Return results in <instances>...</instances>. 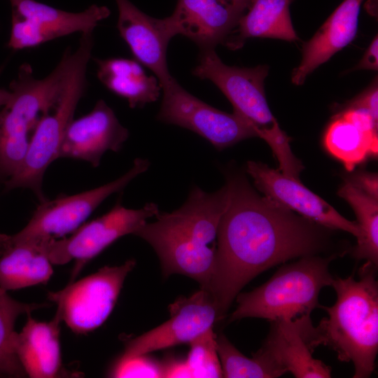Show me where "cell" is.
Segmentation results:
<instances>
[{"instance_id": "6da1fadb", "label": "cell", "mask_w": 378, "mask_h": 378, "mask_svg": "<svg viewBox=\"0 0 378 378\" xmlns=\"http://www.w3.org/2000/svg\"><path fill=\"white\" fill-rule=\"evenodd\" d=\"M226 185L228 202L206 289L220 319L256 276L291 259L318 255L326 243L324 227L258 195L244 176H228Z\"/></svg>"}, {"instance_id": "7a4b0ae2", "label": "cell", "mask_w": 378, "mask_h": 378, "mask_svg": "<svg viewBox=\"0 0 378 378\" xmlns=\"http://www.w3.org/2000/svg\"><path fill=\"white\" fill-rule=\"evenodd\" d=\"M228 188L208 192L194 186L188 198L172 212H159L134 233L148 243L158 255L162 274L185 275L206 290L212 273L216 238L228 202Z\"/></svg>"}, {"instance_id": "3957f363", "label": "cell", "mask_w": 378, "mask_h": 378, "mask_svg": "<svg viewBox=\"0 0 378 378\" xmlns=\"http://www.w3.org/2000/svg\"><path fill=\"white\" fill-rule=\"evenodd\" d=\"M377 267L365 262L354 274L333 279L337 295L330 307L321 306L328 314L314 327V343L336 352L343 362L354 366V378L370 377L378 351Z\"/></svg>"}, {"instance_id": "277c9868", "label": "cell", "mask_w": 378, "mask_h": 378, "mask_svg": "<svg viewBox=\"0 0 378 378\" xmlns=\"http://www.w3.org/2000/svg\"><path fill=\"white\" fill-rule=\"evenodd\" d=\"M267 65L246 68L229 66L222 62L215 49L200 50L192 74L211 81L233 106V112L243 118L256 136L265 140L278 160V169L298 178L303 167L290 146V138L283 131L267 104L264 81Z\"/></svg>"}, {"instance_id": "5b68a950", "label": "cell", "mask_w": 378, "mask_h": 378, "mask_svg": "<svg viewBox=\"0 0 378 378\" xmlns=\"http://www.w3.org/2000/svg\"><path fill=\"white\" fill-rule=\"evenodd\" d=\"M93 31L81 34L78 46L71 51L65 80L53 108L34 130L18 172L5 181L6 190L26 188L40 202L46 200L43 180L46 169L57 160L59 148L77 106L87 86V68L93 48Z\"/></svg>"}, {"instance_id": "8992f818", "label": "cell", "mask_w": 378, "mask_h": 378, "mask_svg": "<svg viewBox=\"0 0 378 378\" xmlns=\"http://www.w3.org/2000/svg\"><path fill=\"white\" fill-rule=\"evenodd\" d=\"M71 52L66 50L54 69L43 78L34 77L29 64H22L11 83L10 99L0 111V178L6 181L22 165L34 130L59 97Z\"/></svg>"}, {"instance_id": "52a82bcc", "label": "cell", "mask_w": 378, "mask_h": 378, "mask_svg": "<svg viewBox=\"0 0 378 378\" xmlns=\"http://www.w3.org/2000/svg\"><path fill=\"white\" fill-rule=\"evenodd\" d=\"M336 255H308L283 265L265 284L239 293L230 321L244 318L289 321L320 307L321 289L331 286L334 277L328 267Z\"/></svg>"}, {"instance_id": "ba28073f", "label": "cell", "mask_w": 378, "mask_h": 378, "mask_svg": "<svg viewBox=\"0 0 378 378\" xmlns=\"http://www.w3.org/2000/svg\"><path fill=\"white\" fill-rule=\"evenodd\" d=\"M149 167L148 160L137 158L126 173L111 182L78 194L40 202L25 227L11 235V242L57 239L72 233L103 201L121 191Z\"/></svg>"}, {"instance_id": "9c48e42d", "label": "cell", "mask_w": 378, "mask_h": 378, "mask_svg": "<svg viewBox=\"0 0 378 378\" xmlns=\"http://www.w3.org/2000/svg\"><path fill=\"white\" fill-rule=\"evenodd\" d=\"M160 212L153 202L140 209H127L118 200L106 214L81 225L68 237L51 239L47 242L49 259L52 265H64L74 260L71 277L74 281L84 266L119 238L134 233L147 220Z\"/></svg>"}, {"instance_id": "30bf717a", "label": "cell", "mask_w": 378, "mask_h": 378, "mask_svg": "<svg viewBox=\"0 0 378 378\" xmlns=\"http://www.w3.org/2000/svg\"><path fill=\"white\" fill-rule=\"evenodd\" d=\"M136 261L105 266L63 289L49 292L48 299L57 304L62 321L76 334H86L102 326L111 314L123 283Z\"/></svg>"}, {"instance_id": "8fae6325", "label": "cell", "mask_w": 378, "mask_h": 378, "mask_svg": "<svg viewBox=\"0 0 378 378\" xmlns=\"http://www.w3.org/2000/svg\"><path fill=\"white\" fill-rule=\"evenodd\" d=\"M162 99L156 118L192 131L223 150L257 136L241 116L217 109L186 91L176 80L161 86Z\"/></svg>"}, {"instance_id": "7c38bea8", "label": "cell", "mask_w": 378, "mask_h": 378, "mask_svg": "<svg viewBox=\"0 0 378 378\" xmlns=\"http://www.w3.org/2000/svg\"><path fill=\"white\" fill-rule=\"evenodd\" d=\"M12 24L8 47L34 48L74 33L94 31L110 15L104 6L91 5L78 13L65 11L36 0H9Z\"/></svg>"}, {"instance_id": "4fadbf2b", "label": "cell", "mask_w": 378, "mask_h": 378, "mask_svg": "<svg viewBox=\"0 0 378 378\" xmlns=\"http://www.w3.org/2000/svg\"><path fill=\"white\" fill-rule=\"evenodd\" d=\"M170 318L159 326L125 342L121 358H130L189 343L213 328L219 318L210 293L200 288L188 298H180L169 307Z\"/></svg>"}, {"instance_id": "5bb4252c", "label": "cell", "mask_w": 378, "mask_h": 378, "mask_svg": "<svg viewBox=\"0 0 378 378\" xmlns=\"http://www.w3.org/2000/svg\"><path fill=\"white\" fill-rule=\"evenodd\" d=\"M246 172L265 196L302 217L329 230H339L357 237L358 223L340 214L331 205L306 188L299 179L260 162L248 161Z\"/></svg>"}, {"instance_id": "9a60e30c", "label": "cell", "mask_w": 378, "mask_h": 378, "mask_svg": "<svg viewBox=\"0 0 378 378\" xmlns=\"http://www.w3.org/2000/svg\"><path fill=\"white\" fill-rule=\"evenodd\" d=\"M245 11L228 0H177L164 20L172 37L184 36L204 50L225 43Z\"/></svg>"}, {"instance_id": "2e32d148", "label": "cell", "mask_w": 378, "mask_h": 378, "mask_svg": "<svg viewBox=\"0 0 378 378\" xmlns=\"http://www.w3.org/2000/svg\"><path fill=\"white\" fill-rule=\"evenodd\" d=\"M128 137V130L113 109L99 99L90 112L70 122L58 158L83 160L97 167L106 151H119Z\"/></svg>"}, {"instance_id": "e0dca14e", "label": "cell", "mask_w": 378, "mask_h": 378, "mask_svg": "<svg viewBox=\"0 0 378 378\" xmlns=\"http://www.w3.org/2000/svg\"><path fill=\"white\" fill-rule=\"evenodd\" d=\"M271 324L261 348L286 373L296 378L331 377V368L312 356L316 346L309 314Z\"/></svg>"}, {"instance_id": "ac0fdd59", "label": "cell", "mask_w": 378, "mask_h": 378, "mask_svg": "<svg viewBox=\"0 0 378 378\" xmlns=\"http://www.w3.org/2000/svg\"><path fill=\"white\" fill-rule=\"evenodd\" d=\"M118 18L117 29L136 60L151 70L160 87L174 77L167 61L168 43L173 38L164 18H154L142 12L130 0H115Z\"/></svg>"}, {"instance_id": "d6986e66", "label": "cell", "mask_w": 378, "mask_h": 378, "mask_svg": "<svg viewBox=\"0 0 378 378\" xmlns=\"http://www.w3.org/2000/svg\"><path fill=\"white\" fill-rule=\"evenodd\" d=\"M377 124L378 119L368 110L348 106L327 127L324 146L351 172L369 157L377 155Z\"/></svg>"}, {"instance_id": "ffe728a7", "label": "cell", "mask_w": 378, "mask_h": 378, "mask_svg": "<svg viewBox=\"0 0 378 378\" xmlns=\"http://www.w3.org/2000/svg\"><path fill=\"white\" fill-rule=\"evenodd\" d=\"M362 1L344 0L303 45L301 62L292 72L293 84L302 85L308 75L354 39Z\"/></svg>"}, {"instance_id": "44dd1931", "label": "cell", "mask_w": 378, "mask_h": 378, "mask_svg": "<svg viewBox=\"0 0 378 378\" xmlns=\"http://www.w3.org/2000/svg\"><path fill=\"white\" fill-rule=\"evenodd\" d=\"M62 321L57 309L53 318L41 322L27 315L20 332H17L14 349L26 375L31 378L59 377L62 370L59 333Z\"/></svg>"}, {"instance_id": "7402d4cb", "label": "cell", "mask_w": 378, "mask_h": 378, "mask_svg": "<svg viewBox=\"0 0 378 378\" xmlns=\"http://www.w3.org/2000/svg\"><path fill=\"white\" fill-rule=\"evenodd\" d=\"M293 0H252L246 13L225 42L229 48L242 46L249 38H272L295 41L298 36L293 28L289 6Z\"/></svg>"}, {"instance_id": "603a6c76", "label": "cell", "mask_w": 378, "mask_h": 378, "mask_svg": "<svg viewBox=\"0 0 378 378\" xmlns=\"http://www.w3.org/2000/svg\"><path fill=\"white\" fill-rule=\"evenodd\" d=\"M49 239L11 242L0 255V286L6 291L46 284L53 274Z\"/></svg>"}, {"instance_id": "cb8c5ba5", "label": "cell", "mask_w": 378, "mask_h": 378, "mask_svg": "<svg viewBox=\"0 0 378 378\" xmlns=\"http://www.w3.org/2000/svg\"><path fill=\"white\" fill-rule=\"evenodd\" d=\"M99 81L127 100L130 108L142 107L160 97L161 87L155 76H148L136 59L111 57L94 59Z\"/></svg>"}, {"instance_id": "d4e9b609", "label": "cell", "mask_w": 378, "mask_h": 378, "mask_svg": "<svg viewBox=\"0 0 378 378\" xmlns=\"http://www.w3.org/2000/svg\"><path fill=\"white\" fill-rule=\"evenodd\" d=\"M353 208L358 221L359 234L352 256L378 265V194L372 193L351 178L338 192Z\"/></svg>"}, {"instance_id": "484cf974", "label": "cell", "mask_w": 378, "mask_h": 378, "mask_svg": "<svg viewBox=\"0 0 378 378\" xmlns=\"http://www.w3.org/2000/svg\"><path fill=\"white\" fill-rule=\"evenodd\" d=\"M47 304L19 302L0 286V376L22 377L26 374L15 352L17 332L15 325L18 318L31 314Z\"/></svg>"}, {"instance_id": "4316f807", "label": "cell", "mask_w": 378, "mask_h": 378, "mask_svg": "<svg viewBox=\"0 0 378 378\" xmlns=\"http://www.w3.org/2000/svg\"><path fill=\"white\" fill-rule=\"evenodd\" d=\"M216 348L223 377L275 378L286 373L261 348L253 357H246L223 334L216 335Z\"/></svg>"}, {"instance_id": "83f0119b", "label": "cell", "mask_w": 378, "mask_h": 378, "mask_svg": "<svg viewBox=\"0 0 378 378\" xmlns=\"http://www.w3.org/2000/svg\"><path fill=\"white\" fill-rule=\"evenodd\" d=\"M186 358L193 377H223V371L216 348V335L213 328L202 332L189 343Z\"/></svg>"}, {"instance_id": "f1b7e54d", "label": "cell", "mask_w": 378, "mask_h": 378, "mask_svg": "<svg viewBox=\"0 0 378 378\" xmlns=\"http://www.w3.org/2000/svg\"><path fill=\"white\" fill-rule=\"evenodd\" d=\"M112 377H162V365L145 355L121 358L113 366Z\"/></svg>"}, {"instance_id": "f546056e", "label": "cell", "mask_w": 378, "mask_h": 378, "mask_svg": "<svg viewBox=\"0 0 378 378\" xmlns=\"http://www.w3.org/2000/svg\"><path fill=\"white\" fill-rule=\"evenodd\" d=\"M378 90L377 83L374 84L351 101L349 106L358 107L368 110L376 119H378Z\"/></svg>"}, {"instance_id": "4dcf8cb0", "label": "cell", "mask_w": 378, "mask_h": 378, "mask_svg": "<svg viewBox=\"0 0 378 378\" xmlns=\"http://www.w3.org/2000/svg\"><path fill=\"white\" fill-rule=\"evenodd\" d=\"M162 377L181 378L193 377L186 360L170 359L162 365Z\"/></svg>"}, {"instance_id": "1f68e13d", "label": "cell", "mask_w": 378, "mask_h": 378, "mask_svg": "<svg viewBox=\"0 0 378 378\" xmlns=\"http://www.w3.org/2000/svg\"><path fill=\"white\" fill-rule=\"evenodd\" d=\"M378 69V38H373L363 57L354 68L355 70H374Z\"/></svg>"}, {"instance_id": "d6a6232c", "label": "cell", "mask_w": 378, "mask_h": 378, "mask_svg": "<svg viewBox=\"0 0 378 378\" xmlns=\"http://www.w3.org/2000/svg\"><path fill=\"white\" fill-rule=\"evenodd\" d=\"M11 235L0 233V255L10 246Z\"/></svg>"}, {"instance_id": "836d02e7", "label": "cell", "mask_w": 378, "mask_h": 378, "mask_svg": "<svg viewBox=\"0 0 378 378\" xmlns=\"http://www.w3.org/2000/svg\"><path fill=\"white\" fill-rule=\"evenodd\" d=\"M11 97L10 90L0 89V108L5 106Z\"/></svg>"}, {"instance_id": "e575fe53", "label": "cell", "mask_w": 378, "mask_h": 378, "mask_svg": "<svg viewBox=\"0 0 378 378\" xmlns=\"http://www.w3.org/2000/svg\"><path fill=\"white\" fill-rule=\"evenodd\" d=\"M229 1L244 8L246 10L252 0H228Z\"/></svg>"}]
</instances>
